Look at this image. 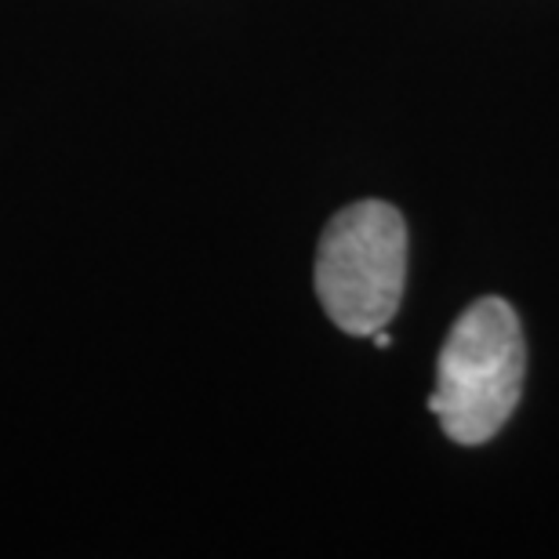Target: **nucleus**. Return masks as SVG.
<instances>
[{
	"instance_id": "2",
	"label": "nucleus",
	"mask_w": 559,
	"mask_h": 559,
	"mask_svg": "<svg viewBox=\"0 0 559 559\" xmlns=\"http://www.w3.org/2000/svg\"><path fill=\"white\" fill-rule=\"evenodd\" d=\"M407 284V226L385 200L338 211L317 248V298L345 334H374L396 317Z\"/></svg>"
},
{
	"instance_id": "1",
	"label": "nucleus",
	"mask_w": 559,
	"mask_h": 559,
	"mask_svg": "<svg viewBox=\"0 0 559 559\" xmlns=\"http://www.w3.org/2000/svg\"><path fill=\"white\" fill-rule=\"evenodd\" d=\"M527 345L506 298H479L454 320L436 360L429 411L454 443L476 447L501 432L520 404Z\"/></svg>"
}]
</instances>
